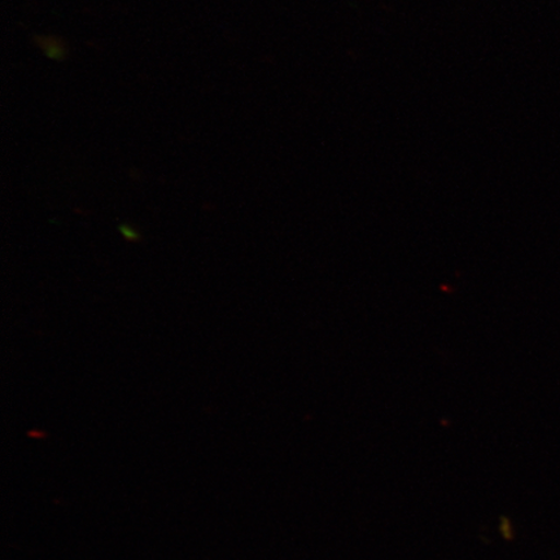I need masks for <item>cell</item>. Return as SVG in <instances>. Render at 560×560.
Returning <instances> with one entry per match:
<instances>
[{
    "label": "cell",
    "instance_id": "1",
    "mask_svg": "<svg viewBox=\"0 0 560 560\" xmlns=\"http://www.w3.org/2000/svg\"><path fill=\"white\" fill-rule=\"evenodd\" d=\"M121 234L126 237L128 241L136 242L139 240V234L137 233L136 229L130 228L129 225H121L120 229Z\"/></svg>",
    "mask_w": 560,
    "mask_h": 560
}]
</instances>
